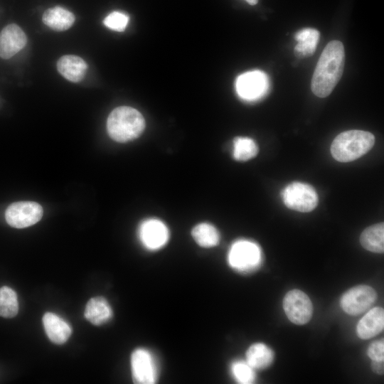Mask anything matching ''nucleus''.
I'll return each instance as SVG.
<instances>
[{"label":"nucleus","instance_id":"ddd939ff","mask_svg":"<svg viewBox=\"0 0 384 384\" xmlns=\"http://www.w3.org/2000/svg\"><path fill=\"white\" fill-rule=\"evenodd\" d=\"M384 328V311L383 308L371 309L358 321L356 331L361 339H369L379 334Z\"/></svg>","mask_w":384,"mask_h":384},{"label":"nucleus","instance_id":"a878e982","mask_svg":"<svg viewBox=\"0 0 384 384\" xmlns=\"http://www.w3.org/2000/svg\"><path fill=\"white\" fill-rule=\"evenodd\" d=\"M368 355L372 361H384V342L383 339L370 343L368 349Z\"/></svg>","mask_w":384,"mask_h":384},{"label":"nucleus","instance_id":"dca6fc26","mask_svg":"<svg viewBox=\"0 0 384 384\" xmlns=\"http://www.w3.org/2000/svg\"><path fill=\"white\" fill-rule=\"evenodd\" d=\"M113 311L107 300L102 297L91 298L87 303L84 316L94 325H102L111 319Z\"/></svg>","mask_w":384,"mask_h":384},{"label":"nucleus","instance_id":"20e7f679","mask_svg":"<svg viewBox=\"0 0 384 384\" xmlns=\"http://www.w3.org/2000/svg\"><path fill=\"white\" fill-rule=\"evenodd\" d=\"M228 260L229 265L237 271L250 272L260 264L261 250L256 243L240 240L232 245Z\"/></svg>","mask_w":384,"mask_h":384},{"label":"nucleus","instance_id":"9d476101","mask_svg":"<svg viewBox=\"0 0 384 384\" xmlns=\"http://www.w3.org/2000/svg\"><path fill=\"white\" fill-rule=\"evenodd\" d=\"M376 298L377 294L373 288L368 285H359L343 294L341 306L348 314L358 315L369 309Z\"/></svg>","mask_w":384,"mask_h":384},{"label":"nucleus","instance_id":"412c9836","mask_svg":"<svg viewBox=\"0 0 384 384\" xmlns=\"http://www.w3.org/2000/svg\"><path fill=\"white\" fill-rule=\"evenodd\" d=\"M195 241L203 247H211L218 245L220 235L217 229L211 224L202 223L196 225L192 230Z\"/></svg>","mask_w":384,"mask_h":384},{"label":"nucleus","instance_id":"393cba45","mask_svg":"<svg viewBox=\"0 0 384 384\" xmlns=\"http://www.w3.org/2000/svg\"><path fill=\"white\" fill-rule=\"evenodd\" d=\"M129 22V16L119 11H113L108 14L104 19L105 26L110 29L116 31H123Z\"/></svg>","mask_w":384,"mask_h":384},{"label":"nucleus","instance_id":"2eb2a0df","mask_svg":"<svg viewBox=\"0 0 384 384\" xmlns=\"http://www.w3.org/2000/svg\"><path fill=\"white\" fill-rule=\"evenodd\" d=\"M57 69L65 79L73 82H78L84 78L87 65L79 56L65 55L58 60Z\"/></svg>","mask_w":384,"mask_h":384},{"label":"nucleus","instance_id":"f257e3e1","mask_svg":"<svg viewBox=\"0 0 384 384\" xmlns=\"http://www.w3.org/2000/svg\"><path fill=\"white\" fill-rule=\"evenodd\" d=\"M344 63L343 43L339 41L328 43L321 54L311 79V88L316 96L326 97L331 93L341 78Z\"/></svg>","mask_w":384,"mask_h":384},{"label":"nucleus","instance_id":"39448f33","mask_svg":"<svg viewBox=\"0 0 384 384\" xmlns=\"http://www.w3.org/2000/svg\"><path fill=\"white\" fill-rule=\"evenodd\" d=\"M285 206L294 210L307 213L313 210L318 204V195L309 184L293 182L289 184L282 192Z\"/></svg>","mask_w":384,"mask_h":384},{"label":"nucleus","instance_id":"f3484780","mask_svg":"<svg viewBox=\"0 0 384 384\" xmlns=\"http://www.w3.org/2000/svg\"><path fill=\"white\" fill-rule=\"evenodd\" d=\"M43 22L49 28L58 31L70 28L75 22L74 14L68 10L55 6L46 9L42 16Z\"/></svg>","mask_w":384,"mask_h":384},{"label":"nucleus","instance_id":"7ed1b4c3","mask_svg":"<svg viewBox=\"0 0 384 384\" xmlns=\"http://www.w3.org/2000/svg\"><path fill=\"white\" fill-rule=\"evenodd\" d=\"M374 135L363 130H348L340 133L331 146L332 156L340 162H350L366 154L374 145Z\"/></svg>","mask_w":384,"mask_h":384},{"label":"nucleus","instance_id":"5701e85b","mask_svg":"<svg viewBox=\"0 0 384 384\" xmlns=\"http://www.w3.org/2000/svg\"><path fill=\"white\" fill-rule=\"evenodd\" d=\"M258 152L256 143L250 138L238 137L233 140V157L238 161H247Z\"/></svg>","mask_w":384,"mask_h":384},{"label":"nucleus","instance_id":"aec40b11","mask_svg":"<svg viewBox=\"0 0 384 384\" xmlns=\"http://www.w3.org/2000/svg\"><path fill=\"white\" fill-rule=\"evenodd\" d=\"M272 351L266 345L257 343L249 347L246 352V361L253 369H265L273 361Z\"/></svg>","mask_w":384,"mask_h":384},{"label":"nucleus","instance_id":"bb28decb","mask_svg":"<svg viewBox=\"0 0 384 384\" xmlns=\"http://www.w3.org/2000/svg\"><path fill=\"white\" fill-rule=\"evenodd\" d=\"M371 368L375 373L378 375L383 374L384 365L383 361H372Z\"/></svg>","mask_w":384,"mask_h":384},{"label":"nucleus","instance_id":"4be33fe9","mask_svg":"<svg viewBox=\"0 0 384 384\" xmlns=\"http://www.w3.org/2000/svg\"><path fill=\"white\" fill-rule=\"evenodd\" d=\"M18 311V302L16 292L7 286L0 288V316L13 318Z\"/></svg>","mask_w":384,"mask_h":384},{"label":"nucleus","instance_id":"f8f14e48","mask_svg":"<svg viewBox=\"0 0 384 384\" xmlns=\"http://www.w3.org/2000/svg\"><path fill=\"white\" fill-rule=\"evenodd\" d=\"M26 42V35L18 25H7L0 33V57L11 58L24 48Z\"/></svg>","mask_w":384,"mask_h":384},{"label":"nucleus","instance_id":"0eeeda50","mask_svg":"<svg viewBox=\"0 0 384 384\" xmlns=\"http://www.w3.org/2000/svg\"><path fill=\"white\" fill-rule=\"evenodd\" d=\"M133 381L138 384H153L157 381L159 369L156 358L143 348L135 349L131 356Z\"/></svg>","mask_w":384,"mask_h":384},{"label":"nucleus","instance_id":"1a4fd4ad","mask_svg":"<svg viewBox=\"0 0 384 384\" xmlns=\"http://www.w3.org/2000/svg\"><path fill=\"white\" fill-rule=\"evenodd\" d=\"M283 308L289 321L295 324H306L312 316V303L309 297L299 289H293L286 294Z\"/></svg>","mask_w":384,"mask_h":384},{"label":"nucleus","instance_id":"423d86ee","mask_svg":"<svg viewBox=\"0 0 384 384\" xmlns=\"http://www.w3.org/2000/svg\"><path fill=\"white\" fill-rule=\"evenodd\" d=\"M270 88L267 75L261 70H252L240 75L235 80L238 95L245 101H256L267 95Z\"/></svg>","mask_w":384,"mask_h":384},{"label":"nucleus","instance_id":"9b49d317","mask_svg":"<svg viewBox=\"0 0 384 384\" xmlns=\"http://www.w3.org/2000/svg\"><path fill=\"white\" fill-rule=\"evenodd\" d=\"M139 238L146 249L156 250L163 247L166 244L169 238V232L162 221L155 218H149L140 224Z\"/></svg>","mask_w":384,"mask_h":384},{"label":"nucleus","instance_id":"a211bd4d","mask_svg":"<svg viewBox=\"0 0 384 384\" xmlns=\"http://www.w3.org/2000/svg\"><path fill=\"white\" fill-rule=\"evenodd\" d=\"M319 36V32L311 28L297 31L294 35V38L297 41L294 48L295 54L300 58L311 55L316 50Z\"/></svg>","mask_w":384,"mask_h":384},{"label":"nucleus","instance_id":"6ab92c4d","mask_svg":"<svg viewBox=\"0 0 384 384\" xmlns=\"http://www.w3.org/2000/svg\"><path fill=\"white\" fill-rule=\"evenodd\" d=\"M361 245L368 251L383 253L384 251V224L380 223L366 228L360 236Z\"/></svg>","mask_w":384,"mask_h":384},{"label":"nucleus","instance_id":"cd10ccee","mask_svg":"<svg viewBox=\"0 0 384 384\" xmlns=\"http://www.w3.org/2000/svg\"><path fill=\"white\" fill-rule=\"evenodd\" d=\"M250 5H255L258 0H245Z\"/></svg>","mask_w":384,"mask_h":384},{"label":"nucleus","instance_id":"b1692460","mask_svg":"<svg viewBox=\"0 0 384 384\" xmlns=\"http://www.w3.org/2000/svg\"><path fill=\"white\" fill-rule=\"evenodd\" d=\"M231 371L233 377L240 383H252L255 380L254 369L247 361H238L233 363Z\"/></svg>","mask_w":384,"mask_h":384},{"label":"nucleus","instance_id":"f03ea898","mask_svg":"<svg viewBox=\"0 0 384 384\" xmlns=\"http://www.w3.org/2000/svg\"><path fill=\"white\" fill-rule=\"evenodd\" d=\"M145 127L142 114L136 109L121 106L113 110L107 120L110 137L118 142H127L137 139Z\"/></svg>","mask_w":384,"mask_h":384},{"label":"nucleus","instance_id":"6e6552de","mask_svg":"<svg viewBox=\"0 0 384 384\" xmlns=\"http://www.w3.org/2000/svg\"><path fill=\"white\" fill-rule=\"evenodd\" d=\"M43 208L33 201H19L11 204L6 209L7 223L16 228H24L38 223L42 218Z\"/></svg>","mask_w":384,"mask_h":384},{"label":"nucleus","instance_id":"4468645a","mask_svg":"<svg viewBox=\"0 0 384 384\" xmlns=\"http://www.w3.org/2000/svg\"><path fill=\"white\" fill-rule=\"evenodd\" d=\"M43 324L48 338L54 343L63 344L72 334V328L57 314L46 312L43 317Z\"/></svg>","mask_w":384,"mask_h":384}]
</instances>
